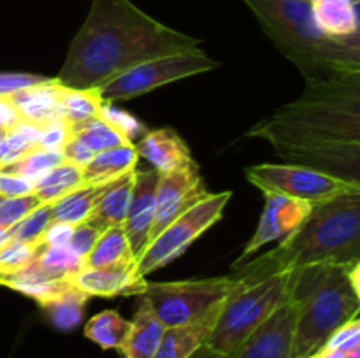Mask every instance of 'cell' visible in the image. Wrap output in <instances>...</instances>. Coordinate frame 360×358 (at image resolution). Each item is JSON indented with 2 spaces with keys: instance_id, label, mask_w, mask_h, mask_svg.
<instances>
[{
  "instance_id": "8d00e7d4",
  "label": "cell",
  "mask_w": 360,
  "mask_h": 358,
  "mask_svg": "<svg viewBox=\"0 0 360 358\" xmlns=\"http://www.w3.org/2000/svg\"><path fill=\"white\" fill-rule=\"evenodd\" d=\"M70 139V125L65 119H58L49 125L42 126V135L39 140L37 147L48 151H62L67 140Z\"/></svg>"
},
{
  "instance_id": "c3c4849f",
  "label": "cell",
  "mask_w": 360,
  "mask_h": 358,
  "mask_svg": "<svg viewBox=\"0 0 360 358\" xmlns=\"http://www.w3.org/2000/svg\"><path fill=\"white\" fill-rule=\"evenodd\" d=\"M313 358H315V357H313Z\"/></svg>"
},
{
  "instance_id": "836d02e7",
  "label": "cell",
  "mask_w": 360,
  "mask_h": 358,
  "mask_svg": "<svg viewBox=\"0 0 360 358\" xmlns=\"http://www.w3.org/2000/svg\"><path fill=\"white\" fill-rule=\"evenodd\" d=\"M34 147L35 146H32L28 140H25L23 137L18 132H14L13 128L7 130L6 135L0 139V168L14 164V161L20 160L23 154H27L28 151L34 150Z\"/></svg>"
},
{
  "instance_id": "83f0119b",
  "label": "cell",
  "mask_w": 360,
  "mask_h": 358,
  "mask_svg": "<svg viewBox=\"0 0 360 358\" xmlns=\"http://www.w3.org/2000/svg\"><path fill=\"white\" fill-rule=\"evenodd\" d=\"M102 104L104 100L97 90H72L63 86L60 90V107H62L63 119L70 126L101 118Z\"/></svg>"
},
{
  "instance_id": "8fae6325",
  "label": "cell",
  "mask_w": 360,
  "mask_h": 358,
  "mask_svg": "<svg viewBox=\"0 0 360 358\" xmlns=\"http://www.w3.org/2000/svg\"><path fill=\"white\" fill-rule=\"evenodd\" d=\"M207 195L210 193H207L195 160L188 161L186 165L167 172V174H160L157 199H155V218L150 235H148V242L153 241L167 225H171L176 218L181 216Z\"/></svg>"
},
{
  "instance_id": "2e32d148",
  "label": "cell",
  "mask_w": 360,
  "mask_h": 358,
  "mask_svg": "<svg viewBox=\"0 0 360 358\" xmlns=\"http://www.w3.org/2000/svg\"><path fill=\"white\" fill-rule=\"evenodd\" d=\"M134 146L137 154L150 161L158 174H167L193 160L185 140L171 128L146 132Z\"/></svg>"
},
{
  "instance_id": "f546056e",
  "label": "cell",
  "mask_w": 360,
  "mask_h": 358,
  "mask_svg": "<svg viewBox=\"0 0 360 358\" xmlns=\"http://www.w3.org/2000/svg\"><path fill=\"white\" fill-rule=\"evenodd\" d=\"M63 161H65V158H63L62 151H48L42 150V147H34V150L28 151L27 154H23L20 160L7 165V167L0 168V171L23 175V178L35 183L37 179H41L42 175L48 174L49 171H53V168L58 167L60 164H63Z\"/></svg>"
},
{
  "instance_id": "e0dca14e",
  "label": "cell",
  "mask_w": 360,
  "mask_h": 358,
  "mask_svg": "<svg viewBox=\"0 0 360 358\" xmlns=\"http://www.w3.org/2000/svg\"><path fill=\"white\" fill-rule=\"evenodd\" d=\"M224 302L214 305L210 312L202 316V318L195 319L192 323L179 326H169L165 329L164 337L160 340L157 353L153 358H190L195 353L199 347L210 339V333L213 330L214 321H217L218 314Z\"/></svg>"
},
{
  "instance_id": "74e56055",
  "label": "cell",
  "mask_w": 360,
  "mask_h": 358,
  "mask_svg": "<svg viewBox=\"0 0 360 358\" xmlns=\"http://www.w3.org/2000/svg\"><path fill=\"white\" fill-rule=\"evenodd\" d=\"M48 77L32 76V74H0V97L9 98L11 95L23 91L27 88L48 83Z\"/></svg>"
},
{
  "instance_id": "484cf974",
  "label": "cell",
  "mask_w": 360,
  "mask_h": 358,
  "mask_svg": "<svg viewBox=\"0 0 360 358\" xmlns=\"http://www.w3.org/2000/svg\"><path fill=\"white\" fill-rule=\"evenodd\" d=\"M88 298L90 297L84 291L77 290L72 284L69 290H65L62 295L53 298V300L46 302L41 307L44 309V312L48 314L49 321H51L55 329L62 330V332H70L83 319L84 305H86Z\"/></svg>"
},
{
  "instance_id": "7bdbcfd3",
  "label": "cell",
  "mask_w": 360,
  "mask_h": 358,
  "mask_svg": "<svg viewBox=\"0 0 360 358\" xmlns=\"http://www.w3.org/2000/svg\"><path fill=\"white\" fill-rule=\"evenodd\" d=\"M190 358H225V354L217 353V351L211 350L210 346H206V344H204V346L199 347V350H197Z\"/></svg>"
},
{
  "instance_id": "f6af8a7d",
  "label": "cell",
  "mask_w": 360,
  "mask_h": 358,
  "mask_svg": "<svg viewBox=\"0 0 360 358\" xmlns=\"http://www.w3.org/2000/svg\"><path fill=\"white\" fill-rule=\"evenodd\" d=\"M11 241V230H0V246Z\"/></svg>"
},
{
  "instance_id": "d6986e66",
  "label": "cell",
  "mask_w": 360,
  "mask_h": 358,
  "mask_svg": "<svg viewBox=\"0 0 360 358\" xmlns=\"http://www.w3.org/2000/svg\"><path fill=\"white\" fill-rule=\"evenodd\" d=\"M136 171L132 168L122 178L108 183L95 204L94 211L88 216V223L94 225L101 232L111 227H122L129 211L130 199H132L134 183H136Z\"/></svg>"
},
{
  "instance_id": "30bf717a",
  "label": "cell",
  "mask_w": 360,
  "mask_h": 358,
  "mask_svg": "<svg viewBox=\"0 0 360 358\" xmlns=\"http://www.w3.org/2000/svg\"><path fill=\"white\" fill-rule=\"evenodd\" d=\"M246 178L264 192L280 193L308 204H320L338 195L360 192V183L341 179L306 165L262 164L250 167Z\"/></svg>"
},
{
  "instance_id": "d4e9b609",
  "label": "cell",
  "mask_w": 360,
  "mask_h": 358,
  "mask_svg": "<svg viewBox=\"0 0 360 358\" xmlns=\"http://www.w3.org/2000/svg\"><path fill=\"white\" fill-rule=\"evenodd\" d=\"M129 332L130 321L115 309L98 312L94 318L88 319V323L84 325V336L94 340L95 344H98L102 350L122 351Z\"/></svg>"
},
{
  "instance_id": "e575fe53",
  "label": "cell",
  "mask_w": 360,
  "mask_h": 358,
  "mask_svg": "<svg viewBox=\"0 0 360 358\" xmlns=\"http://www.w3.org/2000/svg\"><path fill=\"white\" fill-rule=\"evenodd\" d=\"M102 232L98 228H95L94 225H90L88 221H83L79 225H74L72 227V234H70V241H69V248L70 251L76 253L79 258L84 260V256L91 251V248L97 242L98 235Z\"/></svg>"
},
{
  "instance_id": "ee69618b",
  "label": "cell",
  "mask_w": 360,
  "mask_h": 358,
  "mask_svg": "<svg viewBox=\"0 0 360 358\" xmlns=\"http://www.w3.org/2000/svg\"><path fill=\"white\" fill-rule=\"evenodd\" d=\"M315 358H347V351L340 350H330V347H322L319 353L315 354Z\"/></svg>"
},
{
  "instance_id": "ac0fdd59",
  "label": "cell",
  "mask_w": 360,
  "mask_h": 358,
  "mask_svg": "<svg viewBox=\"0 0 360 358\" xmlns=\"http://www.w3.org/2000/svg\"><path fill=\"white\" fill-rule=\"evenodd\" d=\"M60 90L62 86L55 79H49L48 83L11 95L9 100L23 121L46 126L63 119L62 107H60Z\"/></svg>"
},
{
  "instance_id": "7dc6e473",
  "label": "cell",
  "mask_w": 360,
  "mask_h": 358,
  "mask_svg": "<svg viewBox=\"0 0 360 358\" xmlns=\"http://www.w3.org/2000/svg\"><path fill=\"white\" fill-rule=\"evenodd\" d=\"M308 2H316V0H308Z\"/></svg>"
},
{
  "instance_id": "7402d4cb",
  "label": "cell",
  "mask_w": 360,
  "mask_h": 358,
  "mask_svg": "<svg viewBox=\"0 0 360 358\" xmlns=\"http://www.w3.org/2000/svg\"><path fill=\"white\" fill-rule=\"evenodd\" d=\"M137 160H139V154H137L134 144L101 151L84 167H81V172H83V185H108V183L115 181V179L122 178L129 171L136 168Z\"/></svg>"
},
{
  "instance_id": "5b68a950",
  "label": "cell",
  "mask_w": 360,
  "mask_h": 358,
  "mask_svg": "<svg viewBox=\"0 0 360 358\" xmlns=\"http://www.w3.org/2000/svg\"><path fill=\"white\" fill-rule=\"evenodd\" d=\"M360 263H316L292 270L288 298L297 307L292 358H313L336 329L359 318Z\"/></svg>"
},
{
  "instance_id": "d590c367",
  "label": "cell",
  "mask_w": 360,
  "mask_h": 358,
  "mask_svg": "<svg viewBox=\"0 0 360 358\" xmlns=\"http://www.w3.org/2000/svg\"><path fill=\"white\" fill-rule=\"evenodd\" d=\"M357 346H360V319L354 318L345 323V325H341L340 329L334 330L333 336L327 339L323 347L348 351Z\"/></svg>"
},
{
  "instance_id": "bcb514c9",
  "label": "cell",
  "mask_w": 360,
  "mask_h": 358,
  "mask_svg": "<svg viewBox=\"0 0 360 358\" xmlns=\"http://www.w3.org/2000/svg\"><path fill=\"white\" fill-rule=\"evenodd\" d=\"M4 135H6V130H0V139H2Z\"/></svg>"
},
{
  "instance_id": "60d3db41",
  "label": "cell",
  "mask_w": 360,
  "mask_h": 358,
  "mask_svg": "<svg viewBox=\"0 0 360 358\" xmlns=\"http://www.w3.org/2000/svg\"><path fill=\"white\" fill-rule=\"evenodd\" d=\"M62 154L63 158H65V161L77 165V167H84V165L95 157V153H91L81 140H77L76 137L72 135H70V139L67 140V144L63 146Z\"/></svg>"
},
{
  "instance_id": "8992f818",
  "label": "cell",
  "mask_w": 360,
  "mask_h": 358,
  "mask_svg": "<svg viewBox=\"0 0 360 358\" xmlns=\"http://www.w3.org/2000/svg\"><path fill=\"white\" fill-rule=\"evenodd\" d=\"M288 279L290 272H281L255 283H239L221 304L206 346L229 357L288 300Z\"/></svg>"
},
{
  "instance_id": "3957f363",
  "label": "cell",
  "mask_w": 360,
  "mask_h": 358,
  "mask_svg": "<svg viewBox=\"0 0 360 358\" xmlns=\"http://www.w3.org/2000/svg\"><path fill=\"white\" fill-rule=\"evenodd\" d=\"M316 263H360V192L315 204L308 218L276 249L236 267L232 277L250 284Z\"/></svg>"
},
{
  "instance_id": "d6a6232c",
  "label": "cell",
  "mask_w": 360,
  "mask_h": 358,
  "mask_svg": "<svg viewBox=\"0 0 360 358\" xmlns=\"http://www.w3.org/2000/svg\"><path fill=\"white\" fill-rule=\"evenodd\" d=\"M101 118L104 119V121H108L111 126H115V128L132 144L136 137H139L141 133H146L144 132L143 123H141L139 119H136L132 114L122 111V109H116L111 102H104V104H102Z\"/></svg>"
},
{
  "instance_id": "6da1fadb",
  "label": "cell",
  "mask_w": 360,
  "mask_h": 358,
  "mask_svg": "<svg viewBox=\"0 0 360 358\" xmlns=\"http://www.w3.org/2000/svg\"><path fill=\"white\" fill-rule=\"evenodd\" d=\"M199 44V39L165 27L130 0H91L55 81L72 90H95L139 63L193 51Z\"/></svg>"
},
{
  "instance_id": "277c9868",
  "label": "cell",
  "mask_w": 360,
  "mask_h": 358,
  "mask_svg": "<svg viewBox=\"0 0 360 358\" xmlns=\"http://www.w3.org/2000/svg\"><path fill=\"white\" fill-rule=\"evenodd\" d=\"M306 84L360 79V44L338 41L320 28L308 0H245Z\"/></svg>"
},
{
  "instance_id": "ffe728a7",
  "label": "cell",
  "mask_w": 360,
  "mask_h": 358,
  "mask_svg": "<svg viewBox=\"0 0 360 358\" xmlns=\"http://www.w3.org/2000/svg\"><path fill=\"white\" fill-rule=\"evenodd\" d=\"M360 0H316L311 2L320 28L338 41L360 44L359 34Z\"/></svg>"
},
{
  "instance_id": "7c38bea8",
  "label": "cell",
  "mask_w": 360,
  "mask_h": 358,
  "mask_svg": "<svg viewBox=\"0 0 360 358\" xmlns=\"http://www.w3.org/2000/svg\"><path fill=\"white\" fill-rule=\"evenodd\" d=\"M264 199H266V206H264L255 235L246 244L245 251L236 260L232 269L241 265L250 255L259 251L260 248H264L269 242L278 241V239L283 241L288 234H292L308 218V214L313 209V204L290 199V197L280 195V193L264 192Z\"/></svg>"
},
{
  "instance_id": "4fadbf2b",
  "label": "cell",
  "mask_w": 360,
  "mask_h": 358,
  "mask_svg": "<svg viewBox=\"0 0 360 358\" xmlns=\"http://www.w3.org/2000/svg\"><path fill=\"white\" fill-rule=\"evenodd\" d=\"M297 307L288 298L225 358H292Z\"/></svg>"
},
{
  "instance_id": "b9f144b4",
  "label": "cell",
  "mask_w": 360,
  "mask_h": 358,
  "mask_svg": "<svg viewBox=\"0 0 360 358\" xmlns=\"http://www.w3.org/2000/svg\"><path fill=\"white\" fill-rule=\"evenodd\" d=\"M21 118L16 112L14 105L11 104L9 98L0 97V130H11L16 123H20Z\"/></svg>"
},
{
  "instance_id": "ab89813d",
  "label": "cell",
  "mask_w": 360,
  "mask_h": 358,
  "mask_svg": "<svg viewBox=\"0 0 360 358\" xmlns=\"http://www.w3.org/2000/svg\"><path fill=\"white\" fill-rule=\"evenodd\" d=\"M70 234H72V227L67 223H60V221H51L46 228L44 235H42V244L46 246H56V248H69Z\"/></svg>"
},
{
  "instance_id": "52a82bcc",
  "label": "cell",
  "mask_w": 360,
  "mask_h": 358,
  "mask_svg": "<svg viewBox=\"0 0 360 358\" xmlns=\"http://www.w3.org/2000/svg\"><path fill=\"white\" fill-rule=\"evenodd\" d=\"M238 286L239 281L232 276L169 281V283L146 281L144 290L139 295L146 298L162 325L169 329L202 318L214 305L224 302Z\"/></svg>"
},
{
  "instance_id": "5bb4252c",
  "label": "cell",
  "mask_w": 360,
  "mask_h": 358,
  "mask_svg": "<svg viewBox=\"0 0 360 358\" xmlns=\"http://www.w3.org/2000/svg\"><path fill=\"white\" fill-rule=\"evenodd\" d=\"M158 179H160V174L153 168L136 171L132 199H130L129 211H127L125 221L122 225L136 260L139 258L144 246L148 244V235H150L151 225H153Z\"/></svg>"
},
{
  "instance_id": "f35d334b",
  "label": "cell",
  "mask_w": 360,
  "mask_h": 358,
  "mask_svg": "<svg viewBox=\"0 0 360 358\" xmlns=\"http://www.w3.org/2000/svg\"><path fill=\"white\" fill-rule=\"evenodd\" d=\"M35 183L23 175L0 171V197H25L32 195Z\"/></svg>"
},
{
  "instance_id": "44dd1931",
  "label": "cell",
  "mask_w": 360,
  "mask_h": 358,
  "mask_svg": "<svg viewBox=\"0 0 360 358\" xmlns=\"http://www.w3.org/2000/svg\"><path fill=\"white\" fill-rule=\"evenodd\" d=\"M137 297H139V307L130 321V332L123 344L122 353L125 358H153L164 337L165 326L157 318L146 298L141 295Z\"/></svg>"
},
{
  "instance_id": "f1b7e54d",
  "label": "cell",
  "mask_w": 360,
  "mask_h": 358,
  "mask_svg": "<svg viewBox=\"0 0 360 358\" xmlns=\"http://www.w3.org/2000/svg\"><path fill=\"white\" fill-rule=\"evenodd\" d=\"M70 135L76 137L77 140H81V142L95 154L101 153V151L111 150V147L132 144L129 139H125L115 126H111L102 118H94L90 119V121L70 126Z\"/></svg>"
},
{
  "instance_id": "ba28073f",
  "label": "cell",
  "mask_w": 360,
  "mask_h": 358,
  "mask_svg": "<svg viewBox=\"0 0 360 358\" xmlns=\"http://www.w3.org/2000/svg\"><path fill=\"white\" fill-rule=\"evenodd\" d=\"M231 197L232 192L210 193L206 199L197 202L171 225H167L153 241L148 242L139 258L136 260V276L146 279L148 274L162 269L183 255L193 241H197L207 228L220 220Z\"/></svg>"
},
{
  "instance_id": "7a4b0ae2",
  "label": "cell",
  "mask_w": 360,
  "mask_h": 358,
  "mask_svg": "<svg viewBox=\"0 0 360 358\" xmlns=\"http://www.w3.org/2000/svg\"><path fill=\"white\" fill-rule=\"evenodd\" d=\"M360 79L306 84L297 102L285 105L252 130L283 158L359 181Z\"/></svg>"
},
{
  "instance_id": "9a60e30c",
  "label": "cell",
  "mask_w": 360,
  "mask_h": 358,
  "mask_svg": "<svg viewBox=\"0 0 360 358\" xmlns=\"http://www.w3.org/2000/svg\"><path fill=\"white\" fill-rule=\"evenodd\" d=\"M77 290L88 297H118V295H139L146 279L137 277L134 267H112V269H88L83 267L70 277Z\"/></svg>"
},
{
  "instance_id": "603a6c76",
  "label": "cell",
  "mask_w": 360,
  "mask_h": 358,
  "mask_svg": "<svg viewBox=\"0 0 360 358\" xmlns=\"http://www.w3.org/2000/svg\"><path fill=\"white\" fill-rule=\"evenodd\" d=\"M88 269H112V267H134L136 256L130 249L123 227H111L98 235L91 251L84 256Z\"/></svg>"
},
{
  "instance_id": "4dcf8cb0",
  "label": "cell",
  "mask_w": 360,
  "mask_h": 358,
  "mask_svg": "<svg viewBox=\"0 0 360 358\" xmlns=\"http://www.w3.org/2000/svg\"><path fill=\"white\" fill-rule=\"evenodd\" d=\"M53 221L51 206H41L11 228V239L25 244H41L48 225Z\"/></svg>"
},
{
  "instance_id": "1f68e13d",
  "label": "cell",
  "mask_w": 360,
  "mask_h": 358,
  "mask_svg": "<svg viewBox=\"0 0 360 358\" xmlns=\"http://www.w3.org/2000/svg\"><path fill=\"white\" fill-rule=\"evenodd\" d=\"M41 206L44 204L39 202L34 193L25 197H0V230H11Z\"/></svg>"
},
{
  "instance_id": "9c48e42d",
  "label": "cell",
  "mask_w": 360,
  "mask_h": 358,
  "mask_svg": "<svg viewBox=\"0 0 360 358\" xmlns=\"http://www.w3.org/2000/svg\"><path fill=\"white\" fill-rule=\"evenodd\" d=\"M217 67H220L217 60L210 58L200 49H193V51L148 60L95 90L101 95L102 100L112 104L116 100H129V98L139 97V95L157 90L172 81L207 72Z\"/></svg>"
},
{
  "instance_id": "4316f807",
  "label": "cell",
  "mask_w": 360,
  "mask_h": 358,
  "mask_svg": "<svg viewBox=\"0 0 360 358\" xmlns=\"http://www.w3.org/2000/svg\"><path fill=\"white\" fill-rule=\"evenodd\" d=\"M104 186L105 185L83 186V188L65 195L63 199L56 200L55 204H51L53 221L67 223L70 225V227L86 221L88 216L91 214V211H94L95 204H97Z\"/></svg>"
},
{
  "instance_id": "cb8c5ba5",
  "label": "cell",
  "mask_w": 360,
  "mask_h": 358,
  "mask_svg": "<svg viewBox=\"0 0 360 358\" xmlns=\"http://www.w3.org/2000/svg\"><path fill=\"white\" fill-rule=\"evenodd\" d=\"M83 172L77 165L63 161L35 181L34 195L44 206H51L69 193L83 188Z\"/></svg>"
}]
</instances>
